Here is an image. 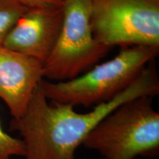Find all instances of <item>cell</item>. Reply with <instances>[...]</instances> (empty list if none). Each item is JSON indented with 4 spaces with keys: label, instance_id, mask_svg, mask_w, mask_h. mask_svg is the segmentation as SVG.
I'll use <instances>...</instances> for the list:
<instances>
[{
    "label": "cell",
    "instance_id": "cell-2",
    "mask_svg": "<svg viewBox=\"0 0 159 159\" xmlns=\"http://www.w3.org/2000/svg\"><path fill=\"white\" fill-rule=\"evenodd\" d=\"M158 53V47H122L114 58L94 66L84 75L60 82L43 79L40 87L52 102L94 107L125 90Z\"/></svg>",
    "mask_w": 159,
    "mask_h": 159
},
{
    "label": "cell",
    "instance_id": "cell-5",
    "mask_svg": "<svg viewBox=\"0 0 159 159\" xmlns=\"http://www.w3.org/2000/svg\"><path fill=\"white\" fill-rule=\"evenodd\" d=\"M91 25L97 41L110 47H159V0H91Z\"/></svg>",
    "mask_w": 159,
    "mask_h": 159
},
{
    "label": "cell",
    "instance_id": "cell-7",
    "mask_svg": "<svg viewBox=\"0 0 159 159\" xmlns=\"http://www.w3.org/2000/svg\"><path fill=\"white\" fill-rule=\"evenodd\" d=\"M43 79L42 63L0 47V99L8 108L12 119L22 116Z\"/></svg>",
    "mask_w": 159,
    "mask_h": 159
},
{
    "label": "cell",
    "instance_id": "cell-9",
    "mask_svg": "<svg viewBox=\"0 0 159 159\" xmlns=\"http://www.w3.org/2000/svg\"><path fill=\"white\" fill-rule=\"evenodd\" d=\"M25 155V147L23 141L6 133L0 121V159H12L13 157H24Z\"/></svg>",
    "mask_w": 159,
    "mask_h": 159
},
{
    "label": "cell",
    "instance_id": "cell-6",
    "mask_svg": "<svg viewBox=\"0 0 159 159\" xmlns=\"http://www.w3.org/2000/svg\"><path fill=\"white\" fill-rule=\"evenodd\" d=\"M63 21V7L28 8L9 32L2 47L43 63L56 43Z\"/></svg>",
    "mask_w": 159,
    "mask_h": 159
},
{
    "label": "cell",
    "instance_id": "cell-8",
    "mask_svg": "<svg viewBox=\"0 0 159 159\" xmlns=\"http://www.w3.org/2000/svg\"><path fill=\"white\" fill-rule=\"evenodd\" d=\"M27 10L19 0H0V47L18 19Z\"/></svg>",
    "mask_w": 159,
    "mask_h": 159
},
{
    "label": "cell",
    "instance_id": "cell-4",
    "mask_svg": "<svg viewBox=\"0 0 159 159\" xmlns=\"http://www.w3.org/2000/svg\"><path fill=\"white\" fill-rule=\"evenodd\" d=\"M59 36L43 63V77L52 82L79 76L105 56L110 47L95 39L91 25V0H66Z\"/></svg>",
    "mask_w": 159,
    "mask_h": 159
},
{
    "label": "cell",
    "instance_id": "cell-10",
    "mask_svg": "<svg viewBox=\"0 0 159 159\" xmlns=\"http://www.w3.org/2000/svg\"><path fill=\"white\" fill-rule=\"evenodd\" d=\"M27 8L46 7H63L66 0H19Z\"/></svg>",
    "mask_w": 159,
    "mask_h": 159
},
{
    "label": "cell",
    "instance_id": "cell-3",
    "mask_svg": "<svg viewBox=\"0 0 159 159\" xmlns=\"http://www.w3.org/2000/svg\"><path fill=\"white\" fill-rule=\"evenodd\" d=\"M83 146L104 159L156 158L159 153V113L152 97L123 103L107 115L85 137Z\"/></svg>",
    "mask_w": 159,
    "mask_h": 159
},
{
    "label": "cell",
    "instance_id": "cell-1",
    "mask_svg": "<svg viewBox=\"0 0 159 159\" xmlns=\"http://www.w3.org/2000/svg\"><path fill=\"white\" fill-rule=\"evenodd\" d=\"M159 92L155 61H151L125 90L108 102L81 114L69 105L49 102L40 84L22 116L12 119L10 128L19 132L25 147V159H75L77 149L102 119L119 105Z\"/></svg>",
    "mask_w": 159,
    "mask_h": 159
}]
</instances>
